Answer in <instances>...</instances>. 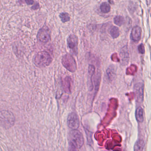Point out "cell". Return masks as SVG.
<instances>
[{"mask_svg":"<svg viewBox=\"0 0 151 151\" xmlns=\"http://www.w3.org/2000/svg\"><path fill=\"white\" fill-rule=\"evenodd\" d=\"M144 87L143 83H138L135 85L134 87L135 99L137 103H141L144 99Z\"/></svg>","mask_w":151,"mask_h":151,"instance_id":"8","label":"cell"},{"mask_svg":"<svg viewBox=\"0 0 151 151\" xmlns=\"http://www.w3.org/2000/svg\"><path fill=\"white\" fill-rule=\"evenodd\" d=\"M135 115H136V119L138 122H143L144 121V116H143V109L141 107H139L136 109Z\"/></svg>","mask_w":151,"mask_h":151,"instance_id":"14","label":"cell"},{"mask_svg":"<svg viewBox=\"0 0 151 151\" xmlns=\"http://www.w3.org/2000/svg\"><path fill=\"white\" fill-rule=\"evenodd\" d=\"M25 2H26V4L27 5H29V6H30V5H32L34 3V1H32V0H26L25 1Z\"/></svg>","mask_w":151,"mask_h":151,"instance_id":"23","label":"cell"},{"mask_svg":"<svg viewBox=\"0 0 151 151\" xmlns=\"http://www.w3.org/2000/svg\"><path fill=\"white\" fill-rule=\"evenodd\" d=\"M109 33L113 38L115 39L118 37L120 35V30L118 27L113 26L109 30Z\"/></svg>","mask_w":151,"mask_h":151,"instance_id":"16","label":"cell"},{"mask_svg":"<svg viewBox=\"0 0 151 151\" xmlns=\"http://www.w3.org/2000/svg\"><path fill=\"white\" fill-rule=\"evenodd\" d=\"M40 8V4L39 3H37L34 6L32 7V9L33 10H37Z\"/></svg>","mask_w":151,"mask_h":151,"instance_id":"22","label":"cell"},{"mask_svg":"<svg viewBox=\"0 0 151 151\" xmlns=\"http://www.w3.org/2000/svg\"><path fill=\"white\" fill-rule=\"evenodd\" d=\"M120 57L122 60V63L123 65H126L129 63V50L127 46H124L122 47L120 50Z\"/></svg>","mask_w":151,"mask_h":151,"instance_id":"9","label":"cell"},{"mask_svg":"<svg viewBox=\"0 0 151 151\" xmlns=\"http://www.w3.org/2000/svg\"><path fill=\"white\" fill-rule=\"evenodd\" d=\"M141 28L139 26H134L132 29L131 32L130 38L134 42H137L141 38Z\"/></svg>","mask_w":151,"mask_h":151,"instance_id":"10","label":"cell"},{"mask_svg":"<svg viewBox=\"0 0 151 151\" xmlns=\"http://www.w3.org/2000/svg\"><path fill=\"white\" fill-rule=\"evenodd\" d=\"M106 73L109 81H113L115 78L116 76L115 66L113 65H110L107 69Z\"/></svg>","mask_w":151,"mask_h":151,"instance_id":"13","label":"cell"},{"mask_svg":"<svg viewBox=\"0 0 151 151\" xmlns=\"http://www.w3.org/2000/svg\"><path fill=\"white\" fill-rule=\"evenodd\" d=\"M101 11L103 14L108 13L110 11L111 8L110 5L107 2H104L101 3L100 6Z\"/></svg>","mask_w":151,"mask_h":151,"instance_id":"18","label":"cell"},{"mask_svg":"<svg viewBox=\"0 0 151 151\" xmlns=\"http://www.w3.org/2000/svg\"><path fill=\"white\" fill-rule=\"evenodd\" d=\"M138 49L139 52V53H140V54H143L145 53V47H144V45H143V44H141L139 45Z\"/></svg>","mask_w":151,"mask_h":151,"instance_id":"21","label":"cell"},{"mask_svg":"<svg viewBox=\"0 0 151 151\" xmlns=\"http://www.w3.org/2000/svg\"><path fill=\"white\" fill-rule=\"evenodd\" d=\"M61 21L63 23H66L70 20V17L68 13L63 12L59 15Z\"/></svg>","mask_w":151,"mask_h":151,"instance_id":"20","label":"cell"},{"mask_svg":"<svg viewBox=\"0 0 151 151\" xmlns=\"http://www.w3.org/2000/svg\"><path fill=\"white\" fill-rule=\"evenodd\" d=\"M101 79V75L100 71L97 72V75L94 79V86H95V93L98 91L100 84Z\"/></svg>","mask_w":151,"mask_h":151,"instance_id":"17","label":"cell"},{"mask_svg":"<svg viewBox=\"0 0 151 151\" xmlns=\"http://www.w3.org/2000/svg\"><path fill=\"white\" fill-rule=\"evenodd\" d=\"M52 61L51 55L46 51L38 52L34 58V63L38 68H45L50 65Z\"/></svg>","mask_w":151,"mask_h":151,"instance_id":"1","label":"cell"},{"mask_svg":"<svg viewBox=\"0 0 151 151\" xmlns=\"http://www.w3.org/2000/svg\"><path fill=\"white\" fill-rule=\"evenodd\" d=\"M95 68L93 65H89L88 68V89L90 91H92L93 88V83L92 77L95 73Z\"/></svg>","mask_w":151,"mask_h":151,"instance_id":"11","label":"cell"},{"mask_svg":"<svg viewBox=\"0 0 151 151\" xmlns=\"http://www.w3.org/2000/svg\"><path fill=\"white\" fill-rule=\"evenodd\" d=\"M145 146V142L142 139H138L136 141L134 146V151H143Z\"/></svg>","mask_w":151,"mask_h":151,"instance_id":"15","label":"cell"},{"mask_svg":"<svg viewBox=\"0 0 151 151\" xmlns=\"http://www.w3.org/2000/svg\"><path fill=\"white\" fill-rule=\"evenodd\" d=\"M72 82L71 78L67 76L63 81V86L64 91L66 93H71V83Z\"/></svg>","mask_w":151,"mask_h":151,"instance_id":"12","label":"cell"},{"mask_svg":"<svg viewBox=\"0 0 151 151\" xmlns=\"http://www.w3.org/2000/svg\"><path fill=\"white\" fill-rule=\"evenodd\" d=\"M114 20L115 24L119 26L122 25L124 22V18L122 16H116L114 17Z\"/></svg>","mask_w":151,"mask_h":151,"instance_id":"19","label":"cell"},{"mask_svg":"<svg viewBox=\"0 0 151 151\" xmlns=\"http://www.w3.org/2000/svg\"><path fill=\"white\" fill-rule=\"evenodd\" d=\"M51 31L47 26H44L39 30L37 38L42 43L48 42L51 39Z\"/></svg>","mask_w":151,"mask_h":151,"instance_id":"5","label":"cell"},{"mask_svg":"<svg viewBox=\"0 0 151 151\" xmlns=\"http://www.w3.org/2000/svg\"><path fill=\"white\" fill-rule=\"evenodd\" d=\"M15 123V117L13 113L8 110L1 112V124L3 128L9 129Z\"/></svg>","mask_w":151,"mask_h":151,"instance_id":"3","label":"cell"},{"mask_svg":"<svg viewBox=\"0 0 151 151\" xmlns=\"http://www.w3.org/2000/svg\"><path fill=\"white\" fill-rule=\"evenodd\" d=\"M63 67L70 72L74 73L77 70V63L76 60L72 55L69 53L64 55L61 61Z\"/></svg>","mask_w":151,"mask_h":151,"instance_id":"4","label":"cell"},{"mask_svg":"<svg viewBox=\"0 0 151 151\" xmlns=\"http://www.w3.org/2000/svg\"><path fill=\"white\" fill-rule=\"evenodd\" d=\"M69 144L76 149L80 148L84 144V139L83 134L78 130H72L69 136Z\"/></svg>","mask_w":151,"mask_h":151,"instance_id":"2","label":"cell"},{"mask_svg":"<svg viewBox=\"0 0 151 151\" xmlns=\"http://www.w3.org/2000/svg\"><path fill=\"white\" fill-rule=\"evenodd\" d=\"M78 38L75 34H71L67 39V45L70 50L76 55L78 53Z\"/></svg>","mask_w":151,"mask_h":151,"instance_id":"6","label":"cell"},{"mask_svg":"<svg viewBox=\"0 0 151 151\" xmlns=\"http://www.w3.org/2000/svg\"><path fill=\"white\" fill-rule=\"evenodd\" d=\"M68 127L72 130H77L80 125L79 118L76 113L72 112L68 116Z\"/></svg>","mask_w":151,"mask_h":151,"instance_id":"7","label":"cell"}]
</instances>
